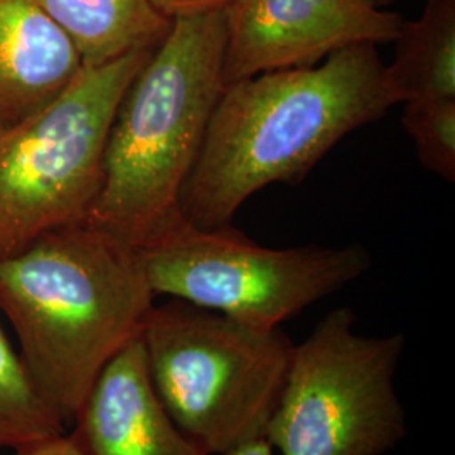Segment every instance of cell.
<instances>
[{
    "instance_id": "obj_7",
    "label": "cell",
    "mask_w": 455,
    "mask_h": 455,
    "mask_svg": "<svg viewBox=\"0 0 455 455\" xmlns=\"http://www.w3.org/2000/svg\"><path fill=\"white\" fill-rule=\"evenodd\" d=\"M139 253L156 295L263 331L341 291L371 267L363 244L267 248L231 225L204 229L186 218Z\"/></svg>"
},
{
    "instance_id": "obj_10",
    "label": "cell",
    "mask_w": 455,
    "mask_h": 455,
    "mask_svg": "<svg viewBox=\"0 0 455 455\" xmlns=\"http://www.w3.org/2000/svg\"><path fill=\"white\" fill-rule=\"evenodd\" d=\"M82 68L73 43L34 0H0V135L46 107Z\"/></svg>"
},
{
    "instance_id": "obj_12",
    "label": "cell",
    "mask_w": 455,
    "mask_h": 455,
    "mask_svg": "<svg viewBox=\"0 0 455 455\" xmlns=\"http://www.w3.org/2000/svg\"><path fill=\"white\" fill-rule=\"evenodd\" d=\"M385 86L393 105L455 98V0H427L422 16L403 20Z\"/></svg>"
},
{
    "instance_id": "obj_14",
    "label": "cell",
    "mask_w": 455,
    "mask_h": 455,
    "mask_svg": "<svg viewBox=\"0 0 455 455\" xmlns=\"http://www.w3.org/2000/svg\"><path fill=\"white\" fill-rule=\"evenodd\" d=\"M423 167L455 180V98L407 101L402 116Z\"/></svg>"
},
{
    "instance_id": "obj_2",
    "label": "cell",
    "mask_w": 455,
    "mask_h": 455,
    "mask_svg": "<svg viewBox=\"0 0 455 455\" xmlns=\"http://www.w3.org/2000/svg\"><path fill=\"white\" fill-rule=\"evenodd\" d=\"M154 299L139 250L86 223L0 260V310L66 427L107 363L140 334Z\"/></svg>"
},
{
    "instance_id": "obj_3",
    "label": "cell",
    "mask_w": 455,
    "mask_h": 455,
    "mask_svg": "<svg viewBox=\"0 0 455 455\" xmlns=\"http://www.w3.org/2000/svg\"><path fill=\"white\" fill-rule=\"evenodd\" d=\"M225 9L172 19L115 112L86 225L140 250L184 218L180 193L225 86Z\"/></svg>"
},
{
    "instance_id": "obj_1",
    "label": "cell",
    "mask_w": 455,
    "mask_h": 455,
    "mask_svg": "<svg viewBox=\"0 0 455 455\" xmlns=\"http://www.w3.org/2000/svg\"><path fill=\"white\" fill-rule=\"evenodd\" d=\"M391 107L374 44L228 83L180 193L182 216L204 229L231 225L257 191L304 180L347 133Z\"/></svg>"
},
{
    "instance_id": "obj_13",
    "label": "cell",
    "mask_w": 455,
    "mask_h": 455,
    "mask_svg": "<svg viewBox=\"0 0 455 455\" xmlns=\"http://www.w3.org/2000/svg\"><path fill=\"white\" fill-rule=\"evenodd\" d=\"M66 425L36 388L0 325V451L63 434Z\"/></svg>"
},
{
    "instance_id": "obj_5",
    "label": "cell",
    "mask_w": 455,
    "mask_h": 455,
    "mask_svg": "<svg viewBox=\"0 0 455 455\" xmlns=\"http://www.w3.org/2000/svg\"><path fill=\"white\" fill-rule=\"evenodd\" d=\"M154 49L83 66L46 107L0 135V260L49 231L86 223L115 112Z\"/></svg>"
},
{
    "instance_id": "obj_8",
    "label": "cell",
    "mask_w": 455,
    "mask_h": 455,
    "mask_svg": "<svg viewBox=\"0 0 455 455\" xmlns=\"http://www.w3.org/2000/svg\"><path fill=\"white\" fill-rule=\"evenodd\" d=\"M223 82L309 68L356 44L393 43L403 17L366 0H233Z\"/></svg>"
},
{
    "instance_id": "obj_11",
    "label": "cell",
    "mask_w": 455,
    "mask_h": 455,
    "mask_svg": "<svg viewBox=\"0 0 455 455\" xmlns=\"http://www.w3.org/2000/svg\"><path fill=\"white\" fill-rule=\"evenodd\" d=\"M68 36L83 66H98L161 44L172 19L150 0H34Z\"/></svg>"
},
{
    "instance_id": "obj_17",
    "label": "cell",
    "mask_w": 455,
    "mask_h": 455,
    "mask_svg": "<svg viewBox=\"0 0 455 455\" xmlns=\"http://www.w3.org/2000/svg\"><path fill=\"white\" fill-rule=\"evenodd\" d=\"M227 455H274V449L270 447V443L263 437V439L246 442L243 445H240V447L233 449L231 452H228Z\"/></svg>"
},
{
    "instance_id": "obj_9",
    "label": "cell",
    "mask_w": 455,
    "mask_h": 455,
    "mask_svg": "<svg viewBox=\"0 0 455 455\" xmlns=\"http://www.w3.org/2000/svg\"><path fill=\"white\" fill-rule=\"evenodd\" d=\"M71 425L69 435L84 455H208L164 408L140 334L98 374Z\"/></svg>"
},
{
    "instance_id": "obj_6",
    "label": "cell",
    "mask_w": 455,
    "mask_h": 455,
    "mask_svg": "<svg viewBox=\"0 0 455 455\" xmlns=\"http://www.w3.org/2000/svg\"><path fill=\"white\" fill-rule=\"evenodd\" d=\"M349 307L293 344L265 439L280 455H385L407 437L395 390L405 336H361Z\"/></svg>"
},
{
    "instance_id": "obj_16",
    "label": "cell",
    "mask_w": 455,
    "mask_h": 455,
    "mask_svg": "<svg viewBox=\"0 0 455 455\" xmlns=\"http://www.w3.org/2000/svg\"><path fill=\"white\" fill-rule=\"evenodd\" d=\"M16 455H84L78 443L65 432L48 439L37 440L17 449Z\"/></svg>"
},
{
    "instance_id": "obj_4",
    "label": "cell",
    "mask_w": 455,
    "mask_h": 455,
    "mask_svg": "<svg viewBox=\"0 0 455 455\" xmlns=\"http://www.w3.org/2000/svg\"><path fill=\"white\" fill-rule=\"evenodd\" d=\"M154 390L180 432L208 455L263 439L275 411L293 342L172 299L140 331Z\"/></svg>"
},
{
    "instance_id": "obj_18",
    "label": "cell",
    "mask_w": 455,
    "mask_h": 455,
    "mask_svg": "<svg viewBox=\"0 0 455 455\" xmlns=\"http://www.w3.org/2000/svg\"><path fill=\"white\" fill-rule=\"evenodd\" d=\"M366 2H370L371 5H374V7H383V5H387V4H391L393 0H366Z\"/></svg>"
},
{
    "instance_id": "obj_15",
    "label": "cell",
    "mask_w": 455,
    "mask_h": 455,
    "mask_svg": "<svg viewBox=\"0 0 455 455\" xmlns=\"http://www.w3.org/2000/svg\"><path fill=\"white\" fill-rule=\"evenodd\" d=\"M152 5L169 19L223 11L233 0H150Z\"/></svg>"
}]
</instances>
